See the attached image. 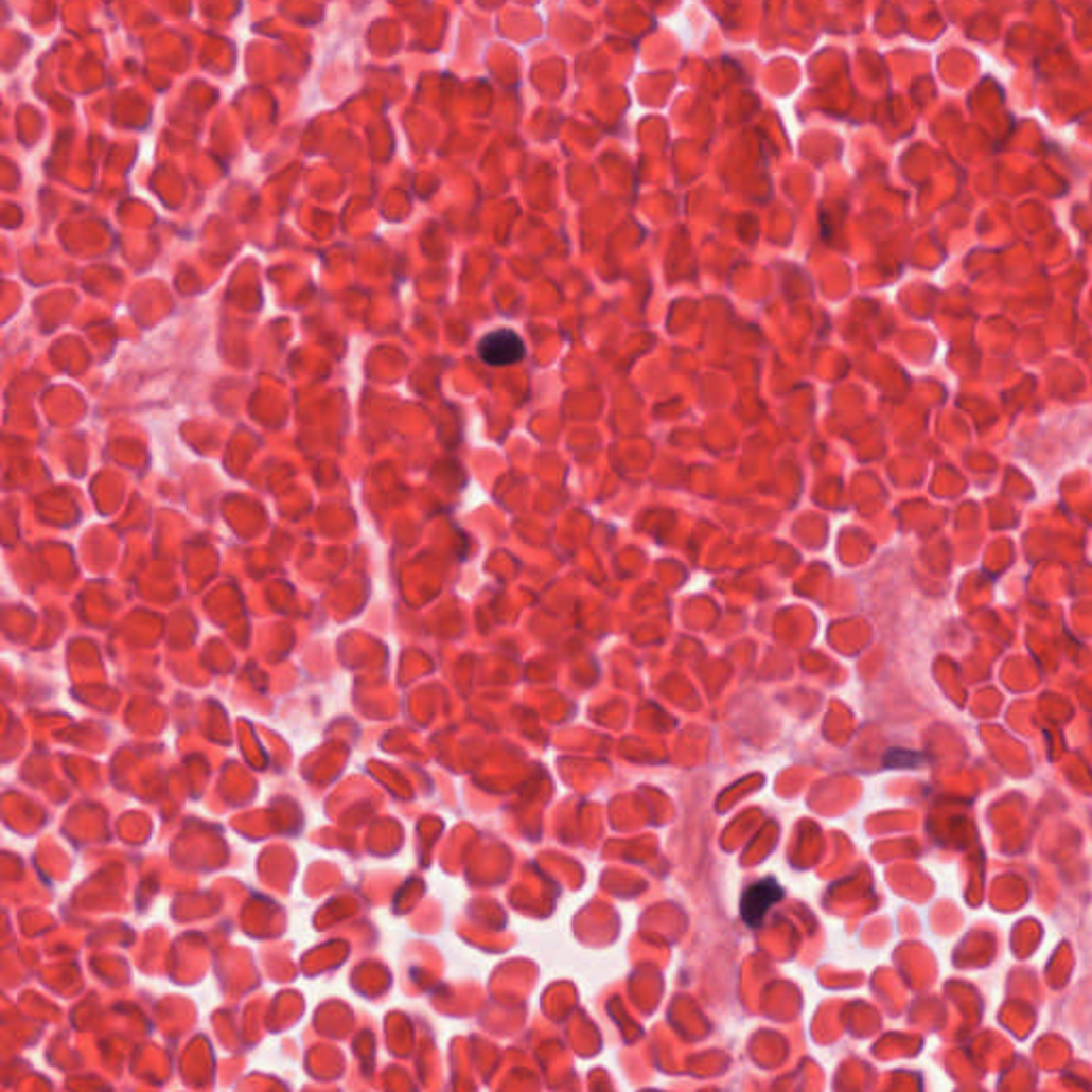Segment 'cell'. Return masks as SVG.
<instances>
[{"mask_svg": "<svg viewBox=\"0 0 1092 1092\" xmlns=\"http://www.w3.org/2000/svg\"><path fill=\"white\" fill-rule=\"evenodd\" d=\"M783 898V887L777 879H762L750 885L741 896V918L747 927L756 929L764 922L767 914Z\"/></svg>", "mask_w": 1092, "mask_h": 1092, "instance_id": "6da1fadb", "label": "cell"}, {"mask_svg": "<svg viewBox=\"0 0 1092 1092\" xmlns=\"http://www.w3.org/2000/svg\"><path fill=\"white\" fill-rule=\"evenodd\" d=\"M523 354H525V344L510 329H497L493 333H487L478 341V356L491 368L512 366V363L523 358Z\"/></svg>", "mask_w": 1092, "mask_h": 1092, "instance_id": "7a4b0ae2", "label": "cell"}]
</instances>
